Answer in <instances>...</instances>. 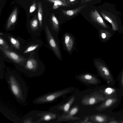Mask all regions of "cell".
<instances>
[{"mask_svg": "<svg viewBox=\"0 0 123 123\" xmlns=\"http://www.w3.org/2000/svg\"><path fill=\"white\" fill-rule=\"evenodd\" d=\"M5 78L10 91L17 102L25 104L28 89L25 81L17 72L8 68Z\"/></svg>", "mask_w": 123, "mask_h": 123, "instance_id": "cell-1", "label": "cell"}, {"mask_svg": "<svg viewBox=\"0 0 123 123\" xmlns=\"http://www.w3.org/2000/svg\"><path fill=\"white\" fill-rule=\"evenodd\" d=\"M16 68L29 77H37L42 75L45 66L40 59L38 53L32 52L22 65L14 64Z\"/></svg>", "mask_w": 123, "mask_h": 123, "instance_id": "cell-2", "label": "cell"}, {"mask_svg": "<svg viewBox=\"0 0 123 123\" xmlns=\"http://www.w3.org/2000/svg\"><path fill=\"white\" fill-rule=\"evenodd\" d=\"M74 88L71 87L61 90L48 92L35 98L33 103L36 104L50 103L53 102L59 98L73 92Z\"/></svg>", "mask_w": 123, "mask_h": 123, "instance_id": "cell-3", "label": "cell"}, {"mask_svg": "<svg viewBox=\"0 0 123 123\" xmlns=\"http://www.w3.org/2000/svg\"><path fill=\"white\" fill-rule=\"evenodd\" d=\"M94 65L98 74L104 80L108 85H113L115 81L111 72L106 63L99 58L93 59Z\"/></svg>", "mask_w": 123, "mask_h": 123, "instance_id": "cell-4", "label": "cell"}, {"mask_svg": "<svg viewBox=\"0 0 123 123\" xmlns=\"http://www.w3.org/2000/svg\"><path fill=\"white\" fill-rule=\"evenodd\" d=\"M43 44L41 39L38 38L32 37L26 40L20 54L25 58H27L30 56L31 53H38Z\"/></svg>", "mask_w": 123, "mask_h": 123, "instance_id": "cell-5", "label": "cell"}, {"mask_svg": "<svg viewBox=\"0 0 123 123\" xmlns=\"http://www.w3.org/2000/svg\"><path fill=\"white\" fill-rule=\"evenodd\" d=\"M0 34L14 50L20 54L26 40L19 36H16L10 33L0 32Z\"/></svg>", "mask_w": 123, "mask_h": 123, "instance_id": "cell-6", "label": "cell"}, {"mask_svg": "<svg viewBox=\"0 0 123 123\" xmlns=\"http://www.w3.org/2000/svg\"><path fill=\"white\" fill-rule=\"evenodd\" d=\"M0 50L4 55L5 60L13 64L22 65L27 58L14 50L6 49L0 47Z\"/></svg>", "mask_w": 123, "mask_h": 123, "instance_id": "cell-7", "label": "cell"}, {"mask_svg": "<svg viewBox=\"0 0 123 123\" xmlns=\"http://www.w3.org/2000/svg\"><path fill=\"white\" fill-rule=\"evenodd\" d=\"M44 30L48 47L57 58L60 61H61L62 56L59 46L57 42L56 39L52 34L47 25L46 26Z\"/></svg>", "mask_w": 123, "mask_h": 123, "instance_id": "cell-8", "label": "cell"}, {"mask_svg": "<svg viewBox=\"0 0 123 123\" xmlns=\"http://www.w3.org/2000/svg\"><path fill=\"white\" fill-rule=\"evenodd\" d=\"M75 79L87 86L97 85L101 83L100 80L95 75L90 73H81L76 76Z\"/></svg>", "mask_w": 123, "mask_h": 123, "instance_id": "cell-9", "label": "cell"}, {"mask_svg": "<svg viewBox=\"0 0 123 123\" xmlns=\"http://www.w3.org/2000/svg\"><path fill=\"white\" fill-rule=\"evenodd\" d=\"M105 98L103 94L98 92L95 91L89 95L84 96L81 101L84 105H91L102 102Z\"/></svg>", "mask_w": 123, "mask_h": 123, "instance_id": "cell-10", "label": "cell"}, {"mask_svg": "<svg viewBox=\"0 0 123 123\" xmlns=\"http://www.w3.org/2000/svg\"><path fill=\"white\" fill-rule=\"evenodd\" d=\"M57 115L49 111H36L35 121L36 123H51L55 119Z\"/></svg>", "mask_w": 123, "mask_h": 123, "instance_id": "cell-11", "label": "cell"}, {"mask_svg": "<svg viewBox=\"0 0 123 123\" xmlns=\"http://www.w3.org/2000/svg\"><path fill=\"white\" fill-rule=\"evenodd\" d=\"M101 13L103 17L111 25L112 30L114 33L116 32L120 34L123 33V27L121 23L115 17L111 14L105 12H101Z\"/></svg>", "mask_w": 123, "mask_h": 123, "instance_id": "cell-12", "label": "cell"}, {"mask_svg": "<svg viewBox=\"0 0 123 123\" xmlns=\"http://www.w3.org/2000/svg\"><path fill=\"white\" fill-rule=\"evenodd\" d=\"M62 43L64 49L69 54H72L75 49V38L69 33L65 32L62 38Z\"/></svg>", "mask_w": 123, "mask_h": 123, "instance_id": "cell-13", "label": "cell"}, {"mask_svg": "<svg viewBox=\"0 0 123 123\" xmlns=\"http://www.w3.org/2000/svg\"><path fill=\"white\" fill-rule=\"evenodd\" d=\"M77 94L76 92H75L64 101L55 106L51 107L50 109H55L61 110L63 113L62 115H66L68 112L71 106L74 102L75 99V96Z\"/></svg>", "mask_w": 123, "mask_h": 123, "instance_id": "cell-14", "label": "cell"}, {"mask_svg": "<svg viewBox=\"0 0 123 123\" xmlns=\"http://www.w3.org/2000/svg\"><path fill=\"white\" fill-rule=\"evenodd\" d=\"M89 16L91 20L98 26V30L102 28L112 29V28L105 22L96 9L91 11Z\"/></svg>", "mask_w": 123, "mask_h": 123, "instance_id": "cell-15", "label": "cell"}, {"mask_svg": "<svg viewBox=\"0 0 123 123\" xmlns=\"http://www.w3.org/2000/svg\"><path fill=\"white\" fill-rule=\"evenodd\" d=\"M27 29L28 32L32 37L39 38L40 37L42 31L37 17L34 18L30 21Z\"/></svg>", "mask_w": 123, "mask_h": 123, "instance_id": "cell-16", "label": "cell"}, {"mask_svg": "<svg viewBox=\"0 0 123 123\" xmlns=\"http://www.w3.org/2000/svg\"><path fill=\"white\" fill-rule=\"evenodd\" d=\"M80 110L79 105H76L73 106L66 115L58 116L57 122L67 121H75L80 119L81 118L78 117L74 116Z\"/></svg>", "mask_w": 123, "mask_h": 123, "instance_id": "cell-17", "label": "cell"}, {"mask_svg": "<svg viewBox=\"0 0 123 123\" xmlns=\"http://www.w3.org/2000/svg\"><path fill=\"white\" fill-rule=\"evenodd\" d=\"M118 100L116 94L106 98L101 104L95 108L99 111H103L113 105Z\"/></svg>", "mask_w": 123, "mask_h": 123, "instance_id": "cell-18", "label": "cell"}, {"mask_svg": "<svg viewBox=\"0 0 123 123\" xmlns=\"http://www.w3.org/2000/svg\"><path fill=\"white\" fill-rule=\"evenodd\" d=\"M85 118L91 121L92 123H108L113 119L108 116L102 114H96L87 116Z\"/></svg>", "mask_w": 123, "mask_h": 123, "instance_id": "cell-19", "label": "cell"}, {"mask_svg": "<svg viewBox=\"0 0 123 123\" xmlns=\"http://www.w3.org/2000/svg\"><path fill=\"white\" fill-rule=\"evenodd\" d=\"M98 31L99 40L103 43L109 41L114 34L112 29L102 28Z\"/></svg>", "mask_w": 123, "mask_h": 123, "instance_id": "cell-20", "label": "cell"}, {"mask_svg": "<svg viewBox=\"0 0 123 123\" xmlns=\"http://www.w3.org/2000/svg\"><path fill=\"white\" fill-rule=\"evenodd\" d=\"M50 21L51 28L49 29L52 34L56 39L60 31L59 24L57 18L53 13L50 17Z\"/></svg>", "mask_w": 123, "mask_h": 123, "instance_id": "cell-21", "label": "cell"}, {"mask_svg": "<svg viewBox=\"0 0 123 123\" xmlns=\"http://www.w3.org/2000/svg\"><path fill=\"white\" fill-rule=\"evenodd\" d=\"M18 9H14L9 17L5 26V30L7 31L12 30L14 28L17 18Z\"/></svg>", "mask_w": 123, "mask_h": 123, "instance_id": "cell-22", "label": "cell"}, {"mask_svg": "<svg viewBox=\"0 0 123 123\" xmlns=\"http://www.w3.org/2000/svg\"><path fill=\"white\" fill-rule=\"evenodd\" d=\"M86 6L87 4H85L74 9L68 10H61V11L65 15L68 17H72L77 14Z\"/></svg>", "mask_w": 123, "mask_h": 123, "instance_id": "cell-23", "label": "cell"}, {"mask_svg": "<svg viewBox=\"0 0 123 123\" xmlns=\"http://www.w3.org/2000/svg\"><path fill=\"white\" fill-rule=\"evenodd\" d=\"M49 2L53 3V8L56 9L60 6L68 7L70 6L68 2L65 0H46Z\"/></svg>", "mask_w": 123, "mask_h": 123, "instance_id": "cell-24", "label": "cell"}, {"mask_svg": "<svg viewBox=\"0 0 123 123\" xmlns=\"http://www.w3.org/2000/svg\"><path fill=\"white\" fill-rule=\"evenodd\" d=\"M38 10L37 12V18L39 22L40 27L42 31L44 30L43 23V9L41 3L40 2H38Z\"/></svg>", "mask_w": 123, "mask_h": 123, "instance_id": "cell-25", "label": "cell"}, {"mask_svg": "<svg viewBox=\"0 0 123 123\" xmlns=\"http://www.w3.org/2000/svg\"><path fill=\"white\" fill-rule=\"evenodd\" d=\"M0 79L3 78L4 70L6 66L4 63V57L3 54L0 51Z\"/></svg>", "mask_w": 123, "mask_h": 123, "instance_id": "cell-26", "label": "cell"}, {"mask_svg": "<svg viewBox=\"0 0 123 123\" xmlns=\"http://www.w3.org/2000/svg\"><path fill=\"white\" fill-rule=\"evenodd\" d=\"M0 47L7 50H14L13 48L10 45L4 38L0 36Z\"/></svg>", "mask_w": 123, "mask_h": 123, "instance_id": "cell-27", "label": "cell"}, {"mask_svg": "<svg viewBox=\"0 0 123 123\" xmlns=\"http://www.w3.org/2000/svg\"><path fill=\"white\" fill-rule=\"evenodd\" d=\"M36 9V5L35 3L34 2L30 7L29 13L31 14L33 13L35 11Z\"/></svg>", "mask_w": 123, "mask_h": 123, "instance_id": "cell-28", "label": "cell"}, {"mask_svg": "<svg viewBox=\"0 0 123 123\" xmlns=\"http://www.w3.org/2000/svg\"><path fill=\"white\" fill-rule=\"evenodd\" d=\"M121 86H123V68L121 72Z\"/></svg>", "mask_w": 123, "mask_h": 123, "instance_id": "cell-29", "label": "cell"}, {"mask_svg": "<svg viewBox=\"0 0 123 123\" xmlns=\"http://www.w3.org/2000/svg\"><path fill=\"white\" fill-rule=\"evenodd\" d=\"M92 0H81V4H83L90 2Z\"/></svg>", "mask_w": 123, "mask_h": 123, "instance_id": "cell-30", "label": "cell"}, {"mask_svg": "<svg viewBox=\"0 0 123 123\" xmlns=\"http://www.w3.org/2000/svg\"><path fill=\"white\" fill-rule=\"evenodd\" d=\"M119 123V122L118 121L113 119L110 120L108 122V123Z\"/></svg>", "mask_w": 123, "mask_h": 123, "instance_id": "cell-31", "label": "cell"}, {"mask_svg": "<svg viewBox=\"0 0 123 123\" xmlns=\"http://www.w3.org/2000/svg\"><path fill=\"white\" fill-rule=\"evenodd\" d=\"M119 123H123V119L121 120L120 122H119Z\"/></svg>", "mask_w": 123, "mask_h": 123, "instance_id": "cell-32", "label": "cell"}, {"mask_svg": "<svg viewBox=\"0 0 123 123\" xmlns=\"http://www.w3.org/2000/svg\"><path fill=\"white\" fill-rule=\"evenodd\" d=\"M75 0H70V1L71 2H73Z\"/></svg>", "mask_w": 123, "mask_h": 123, "instance_id": "cell-33", "label": "cell"}]
</instances>
